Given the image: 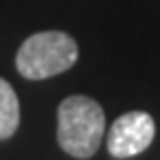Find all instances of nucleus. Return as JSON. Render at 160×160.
<instances>
[{
	"mask_svg": "<svg viewBox=\"0 0 160 160\" xmlns=\"http://www.w3.org/2000/svg\"><path fill=\"white\" fill-rule=\"evenodd\" d=\"M105 136V111L89 96H69L58 107V145L73 158H91Z\"/></svg>",
	"mask_w": 160,
	"mask_h": 160,
	"instance_id": "nucleus-1",
	"label": "nucleus"
},
{
	"mask_svg": "<svg viewBox=\"0 0 160 160\" xmlns=\"http://www.w3.org/2000/svg\"><path fill=\"white\" fill-rule=\"evenodd\" d=\"M78 45L65 31H40L29 36L16 53V69L27 80H45L71 69Z\"/></svg>",
	"mask_w": 160,
	"mask_h": 160,
	"instance_id": "nucleus-2",
	"label": "nucleus"
},
{
	"mask_svg": "<svg viewBox=\"0 0 160 160\" xmlns=\"http://www.w3.org/2000/svg\"><path fill=\"white\" fill-rule=\"evenodd\" d=\"M156 136V122L147 111H129L116 118L107 136V149L113 158L142 153Z\"/></svg>",
	"mask_w": 160,
	"mask_h": 160,
	"instance_id": "nucleus-3",
	"label": "nucleus"
},
{
	"mask_svg": "<svg viewBox=\"0 0 160 160\" xmlns=\"http://www.w3.org/2000/svg\"><path fill=\"white\" fill-rule=\"evenodd\" d=\"M20 125V102L13 87L0 78V140H7L16 133Z\"/></svg>",
	"mask_w": 160,
	"mask_h": 160,
	"instance_id": "nucleus-4",
	"label": "nucleus"
}]
</instances>
